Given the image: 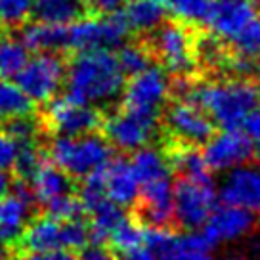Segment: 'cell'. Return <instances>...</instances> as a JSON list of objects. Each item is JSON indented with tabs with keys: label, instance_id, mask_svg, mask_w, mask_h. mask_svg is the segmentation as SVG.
<instances>
[{
	"label": "cell",
	"instance_id": "obj_1",
	"mask_svg": "<svg viewBox=\"0 0 260 260\" xmlns=\"http://www.w3.org/2000/svg\"><path fill=\"white\" fill-rule=\"evenodd\" d=\"M124 77L115 54L109 50H92L75 56L65 69L63 82L71 100L88 106H104L121 96Z\"/></svg>",
	"mask_w": 260,
	"mask_h": 260
},
{
	"label": "cell",
	"instance_id": "obj_2",
	"mask_svg": "<svg viewBox=\"0 0 260 260\" xmlns=\"http://www.w3.org/2000/svg\"><path fill=\"white\" fill-rule=\"evenodd\" d=\"M186 100L193 102L224 130H239L258 106V88L247 79H228L191 84Z\"/></svg>",
	"mask_w": 260,
	"mask_h": 260
},
{
	"label": "cell",
	"instance_id": "obj_3",
	"mask_svg": "<svg viewBox=\"0 0 260 260\" xmlns=\"http://www.w3.org/2000/svg\"><path fill=\"white\" fill-rule=\"evenodd\" d=\"M207 25L237 56H260V6L254 0H216Z\"/></svg>",
	"mask_w": 260,
	"mask_h": 260
},
{
	"label": "cell",
	"instance_id": "obj_4",
	"mask_svg": "<svg viewBox=\"0 0 260 260\" xmlns=\"http://www.w3.org/2000/svg\"><path fill=\"white\" fill-rule=\"evenodd\" d=\"M50 157L67 176L86 178L109 162L111 146L94 132L81 136H57L50 146Z\"/></svg>",
	"mask_w": 260,
	"mask_h": 260
},
{
	"label": "cell",
	"instance_id": "obj_5",
	"mask_svg": "<svg viewBox=\"0 0 260 260\" xmlns=\"http://www.w3.org/2000/svg\"><path fill=\"white\" fill-rule=\"evenodd\" d=\"M218 203V189L209 174L182 176L174 184V218L184 230H201Z\"/></svg>",
	"mask_w": 260,
	"mask_h": 260
},
{
	"label": "cell",
	"instance_id": "obj_6",
	"mask_svg": "<svg viewBox=\"0 0 260 260\" xmlns=\"http://www.w3.org/2000/svg\"><path fill=\"white\" fill-rule=\"evenodd\" d=\"M128 31L121 14L77 17L75 21L67 23V50H75L77 54L111 50L121 46Z\"/></svg>",
	"mask_w": 260,
	"mask_h": 260
},
{
	"label": "cell",
	"instance_id": "obj_7",
	"mask_svg": "<svg viewBox=\"0 0 260 260\" xmlns=\"http://www.w3.org/2000/svg\"><path fill=\"white\" fill-rule=\"evenodd\" d=\"M124 109L144 117L157 119L171 96V81L162 67L149 65L144 71L132 75L128 84L122 88Z\"/></svg>",
	"mask_w": 260,
	"mask_h": 260
},
{
	"label": "cell",
	"instance_id": "obj_8",
	"mask_svg": "<svg viewBox=\"0 0 260 260\" xmlns=\"http://www.w3.org/2000/svg\"><path fill=\"white\" fill-rule=\"evenodd\" d=\"M16 81L31 102L48 104L63 84L65 65L56 52H39L35 57L27 59Z\"/></svg>",
	"mask_w": 260,
	"mask_h": 260
},
{
	"label": "cell",
	"instance_id": "obj_9",
	"mask_svg": "<svg viewBox=\"0 0 260 260\" xmlns=\"http://www.w3.org/2000/svg\"><path fill=\"white\" fill-rule=\"evenodd\" d=\"M142 243L157 252L161 260H212L211 243L195 230L174 234L165 226H149L144 230Z\"/></svg>",
	"mask_w": 260,
	"mask_h": 260
},
{
	"label": "cell",
	"instance_id": "obj_10",
	"mask_svg": "<svg viewBox=\"0 0 260 260\" xmlns=\"http://www.w3.org/2000/svg\"><path fill=\"white\" fill-rule=\"evenodd\" d=\"M155 31L151 44L162 67L178 77L191 73L195 67V42L189 31L178 23H161Z\"/></svg>",
	"mask_w": 260,
	"mask_h": 260
},
{
	"label": "cell",
	"instance_id": "obj_11",
	"mask_svg": "<svg viewBox=\"0 0 260 260\" xmlns=\"http://www.w3.org/2000/svg\"><path fill=\"white\" fill-rule=\"evenodd\" d=\"M44 119L48 128L57 136L90 134L102 124V117L96 107L71 100L69 96L50 100Z\"/></svg>",
	"mask_w": 260,
	"mask_h": 260
},
{
	"label": "cell",
	"instance_id": "obj_12",
	"mask_svg": "<svg viewBox=\"0 0 260 260\" xmlns=\"http://www.w3.org/2000/svg\"><path fill=\"white\" fill-rule=\"evenodd\" d=\"M203 159L212 172H228L251 159L252 142L239 130H224L205 142Z\"/></svg>",
	"mask_w": 260,
	"mask_h": 260
},
{
	"label": "cell",
	"instance_id": "obj_13",
	"mask_svg": "<svg viewBox=\"0 0 260 260\" xmlns=\"http://www.w3.org/2000/svg\"><path fill=\"white\" fill-rule=\"evenodd\" d=\"M165 124L172 136L189 146L205 144L214 134V122L211 121V117L189 100H180L172 104L165 113Z\"/></svg>",
	"mask_w": 260,
	"mask_h": 260
},
{
	"label": "cell",
	"instance_id": "obj_14",
	"mask_svg": "<svg viewBox=\"0 0 260 260\" xmlns=\"http://www.w3.org/2000/svg\"><path fill=\"white\" fill-rule=\"evenodd\" d=\"M155 121L157 119L122 109L121 113L111 115L106 121V138L109 146L121 151H136L140 147L149 146L155 134Z\"/></svg>",
	"mask_w": 260,
	"mask_h": 260
},
{
	"label": "cell",
	"instance_id": "obj_15",
	"mask_svg": "<svg viewBox=\"0 0 260 260\" xmlns=\"http://www.w3.org/2000/svg\"><path fill=\"white\" fill-rule=\"evenodd\" d=\"M218 199L224 205L241 207L252 214H260V165L243 162L228 171L218 189Z\"/></svg>",
	"mask_w": 260,
	"mask_h": 260
},
{
	"label": "cell",
	"instance_id": "obj_16",
	"mask_svg": "<svg viewBox=\"0 0 260 260\" xmlns=\"http://www.w3.org/2000/svg\"><path fill=\"white\" fill-rule=\"evenodd\" d=\"M254 216L256 214H252L251 211H245L241 207H234V205L214 207L211 216L203 224L201 234L211 243V247L237 241L252 232V228L256 224Z\"/></svg>",
	"mask_w": 260,
	"mask_h": 260
},
{
	"label": "cell",
	"instance_id": "obj_17",
	"mask_svg": "<svg viewBox=\"0 0 260 260\" xmlns=\"http://www.w3.org/2000/svg\"><path fill=\"white\" fill-rule=\"evenodd\" d=\"M142 214L151 226H167L174 218V182L172 174L140 182Z\"/></svg>",
	"mask_w": 260,
	"mask_h": 260
},
{
	"label": "cell",
	"instance_id": "obj_18",
	"mask_svg": "<svg viewBox=\"0 0 260 260\" xmlns=\"http://www.w3.org/2000/svg\"><path fill=\"white\" fill-rule=\"evenodd\" d=\"M104 191L109 201L119 207H130L140 199V182L132 162L124 157L109 159L106 167L100 171Z\"/></svg>",
	"mask_w": 260,
	"mask_h": 260
},
{
	"label": "cell",
	"instance_id": "obj_19",
	"mask_svg": "<svg viewBox=\"0 0 260 260\" xmlns=\"http://www.w3.org/2000/svg\"><path fill=\"white\" fill-rule=\"evenodd\" d=\"M32 195L23 184L16 193L0 195V241H16L29 222Z\"/></svg>",
	"mask_w": 260,
	"mask_h": 260
},
{
	"label": "cell",
	"instance_id": "obj_20",
	"mask_svg": "<svg viewBox=\"0 0 260 260\" xmlns=\"http://www.w3.org/2000/svg\"><path fill=\"white\" fill-rule=\"evenodd\" d=\"M19 247L25 252L63 249V220L46 214L29 222L19 236Z\"/></svg>",
	"mask_w": 260,
	"mask_h": 260
},
{
	"label": "cell",
	"instance_id": "obj_21",
	"mask_svg": "<svg viewBox=\"0 0 260 260\" xmlns=\"http://www.w3.org/2000/svg\"><path fill=\"white\" fill-rule=\"evenodd\" d=\"M29 182H31L29 191H31L32 199L44 207L59 195L71 193V178L59 167H56L54 162H48L46 159L32 172Z\"/></svg>",
	"mask_w": 260,
	"mask_h": 260
},
{
	"label": "cell",
	"instance_id": "obj_22",
	"mask_svg": "<svg viewBox=\"0 0 260 260\" xmlns=\"http://www.w3.org/2000/svg\"><path fill=\"white\" fill-rule=\"evenodd\" d=\"M21 42L32 52H59L67 50V25L31 23L21 32Z\"/></svg>",
	"mask_w": 260,
	"mask_h": 260
},
{
	"label": "cell",
	"instance_id": "obj_23",
	"mask_svg": "<svg viewBox=\"0 0 260 260\" xmlns=\"http://www.w3.org/2000/svg\"><path fill=\"white\" fill-rule=\"evenodd\" d=\"M121 16L128 29L149 32L162 23L165 8L159 0H130L128 6L121 12Z\"/></svg>",
	"mask_w": 260,
	"mask_h": 260
},
{
	"label": "cell",
	"instance_id": "obj_24",
	"mask_svg": "<svg viewBox=\"0 0 260 260\" xmlns=\"http://www.w3.org/2000/svg\"><path fill=\"white\" fill-rule=\"evenodd\" d=\"M92 222L88 226V234H90V241L102 245L104 241L109 239L111 232L115 230V226L121 222L126 214L122 211V207L115 205L113 201L106 199L104 203H100L98 207H94L92 211Z\"/></svg>",
	"mask_w": 260,
	"mask_h": 260
},
{
	"label": "cell",
	"instance_id": "obj_25",
	"mask_svg": "<svg viewBox=\"0 0 260 260\" xmlns=\"http://www.w3.org/2000/svg\"><path fill=\"white\" fill-rule=\"evenodd\" d=\"M35 102L10 79H0V119L31 117Z\"/></svg>",
	"mask_w": 260,
	"mask_h": 260
},
{
	"label": "cell",
	"instance_id": "obj_26",
	"mask_svg": "<svg viewBox=\"0 0 260 260\" xmlns=\"http://www.w3.org/2000/svg\"><path fill=\"white\" fill-rule=\"evenodd\" d=\"M32 14L39 21L67 25L81 16L79 0H32Z\"/></svg>",
	"mask_w": 260,
	"mask_h": 260
},
{
	"label": "cell",
	"instance_id": "obj_27",
	"mask_svg": "<svg viewBox=\"0 0 260 260\" xmlns=\"http://www.w3.org/2000/svg\"><path fill=\"white\" fill-rule=\"evenodd\" d=\"M165 12H171L182 23L201 25L209 21L216 0H159Z\"/></svg>",
	"mask_w": 260,
	"mask_h": 260
},
{
	"label": "cell",
	"instance_id": "obj_28",
	"mask_svg": "<svg viewBox=\"0 0 260 260\" xmlns=\"http://www.w3.org/2000/svg\"><path fill=\"white\" fill-rule=\"evenodd\" d=\"M29 59V50L21 39L2 35L0 37V79H16Z\"/></svg>",
	"mask_w": 260,
	"mask_h": 260
},
{
	"label": "cell",
	"instance_id": "obj_29",
	"mask_svg": "<svg viewBox=\"0 0 260 260\" xmlns=\"http://www.w3.org/2000/svg\"><path fill=\"white\" fill-rule=\"evenodd\" d=\"M169 162L174 171H178L182 176H203L209 174V169L205 165V159L195 146H178L169 155Z\"/></svg>",
	"mask_w": 260,
	"mask_h": 260
},
{
	"label": "cell",
	"instance_id": "obj_30",
	"mask_svg": "<svg viewBox=\"0 0 260 260\" xmlns=\"http://www.w3.org/2000/svg\"><path fill=\"white\" fill-rule=\"evenodd\" d=\"M142 236H144V228L136 224L134 220H130L128 216H124L115 226V230L111 232V236H109L107 241H111V245L122 254V252L142 245Z\"/></svg>",
	"mask_w": 260,
	"mask_h": 260
},
{
	"label": "cell",
	"instance_id": "obj_31",
	"mask_svg": "<svg viewBox=\"0 0 260 260\" xmlns=\"http://www.w3.org/2000/svg\"><path fill=\"white\" fill-rule=\"evenodd\" d=\"M115 57L122 73L130 77L149 67V52L142 44H121Z\"/></svg>",
	"mask_w": 260,
	"mask_h": 260
},
{
	"label": "cell",
	"instance_id": "obj_32",
	"mask_svg": "<svg viewBox=\"0 0 260 260\" xmlns=\"http://www.w3.org/2000/svg\"><path fill=\"white\" fill-rule=\"evenodd\" d=\"M32 14V0H0V27L23 25Z\"/></svg>",
	"mask_w": 260,
	"mask_h": 260
},
{
	"label": "cell",
	"instance_id": "obj_33",
	"mask_svg": "<svg viewBox=\"0 0 260 260\" xmlns=\"http://www.w3.org/2000/svg\"><path fill=\"white\" fill-rule=\"evenodd\" d=\"M46 209H48V214L50 216H54L57 220H77L82 216V209L81 201H79V197H73L71 193H65V195H59L56 199H52L48 205H46Z\"/></svg>",
	"mask_w": 260,
	"mask_h": 260
},
{
	"label": "cell",
	"instance_id": "obj_34",
	"mask_svg": "<svg viewBox=\"0 0 260 260\" xmlns=\"http://www.w3.org/2000/svg\"><path fill=\"white\" fill-rule=\"evenodd\" d=\"M42 161H44V155L37 147L32 146V144H23L21 149H19V155H17L14 169H16V172L21 178L29 180L32 176V172L41 167Z\"/></svg>",
	"mask_w": 260,
	"mask_h": 260
},
{
	"label": "cell",
	"instance_id": "obj_35",
	"mask_svg": "<svg viewBox=\"0 0 260 260\" xmlns=\"http://www.w3.org/2000/svg\"><path fill=\"white\" fill-rule=\"evenodd\" d=\"M21 146L23 144H19L14 136H10L8 132H0V169L2 171L14 169Z\"/></svg>",
	"mask_w": 260,
	"mask_h": 260
},
{
	"label": "cell",
	"instance_id": "obj_36",
	"mask_svg": "<svg viewBox=\"0 0 260 260\" xmlns=\"http://www.w3.org/2000/svg\"><path fill=\"white\" fill-rule=\"evenodd\" d=\"M6 132L10 136L19 142V144H31L35 136V122L29 121V117H19V119H10Z\"/></svg>",
	"mask_w": 260,
	"mask_h": 260
},
{
	"label": "cell",
	"instance_id": "obj_37",
	"mask_svg": "<svg viewBox=\"0 0 260 260\" xmlns=\"http://www.w3.org/2000/svg\"><path fill=\"white\" fill-rule=\"evenodd\" d=\"M243 126L249 140L254 142V144H260V106H256L252 109L251 115L245 119Z\"/></svg>",
	"mask_w": 260,
	"mask_h": 260
},
{
	"label": "cell",
	"instance_id": "obj_38",
	"mask_svg": "<svg viewBox=\"0 0 260 260\" xmlns=\"http://www.w3.org/2000/svg\"><path fill=\"white\" fill-rule=\"evenodd\" d=\"M25 260H77L69 251L65 249H54V251L27 252Z\"/></svg>",
	"mask_w": 260,
	"mask_h": 260
},
{
	"label": "cell",
	"instance_id": "obj_39",
	"mask_svg": "<svg viewBox=\"0 0 260 260\" xmlns=\"http://www.w3.org/2000/svg\"><path fill=\"white\" fill-rule=\"evenodd\" d=\"M79 260H115V256L109 249L94 243L92 247H84V249H82Z\"/></svg>",
	"mask_w": 260,
	"mask_h": 260
},
{
	"label": "cell",
	"instance_id": "obj_40",
	"mask_svg": "<svg viewBox=\"0 0 260 260\" xmlns=\"http://www.w3.org/2000/svg\"><path fill=\"white\" fill-rule=\"evenodd\" d=\"M122 260H161V256L142 243L130 251L122 252Z\"/></svg>",
	"mask_w": 260,
	"mask_h": 260
},
{
	"label": "cell",
	"instance_id": "obj_41",
	"mask_svg": "<svg viewBox=\"0 0 260 260\" xmlns=\"http://www.w3.org/2000/svg\"><path fill=\"white\" fill-rule=\"evenodd\" d=\"M79 2L92 8L94 12H100V14H111L121 4V0H79Z\"/></svg>",
	"mask_w": 260,
	"mask_h": 260
},
{
	"label": "cell",
	"instance_id": "obj_42",
	"mask_svg": "<svg viewBox=\"0 0 260 260\" xmlns=\"http://www.w3.org/2000/svg\"><path fill=\"white\" fill-rule=\"evenodd\" d=\"M10 189H12V176L8 174V171L0 169V195L10 193Z\"/></svg>",
	"mask_w": 260,
	"mask_h": 260
},
{
	"label": "cell",
	"instance_id": "obj_43",
	"mask_svg": "<svg viewBox=\"0 0 260 260\" xmlns=\"http://www.w3.org/2000/svg\"><path fill=\"white\" fill-rule=\"evenodd\" d=\"M222 260H249V258H245V256H239V254H230V256H224Z\"/></svg>",
	"mask_w": 260,
	"mask_h": 260
},
{
	"label": "cell",
	"instance_id": "obj_44",
	"mask_svg": "<svg viewBox=\"0 0 260 260\" xmlns=\"http://www.w3.org/2000/svg\"><path fill=\"white\" fill-rule=\"evenodd\" d=\"M0 260H4V241H0Z\"/></svg>",
	"mask_w": 260,
	"mask_h": 260
},
{
	"label": "cell",
	"instance_id": "obj_45",
	"mask_svg": "<svg viewBox=\"0 0 260 260\" xmlns=\"http://www.w3.org/2000/svg\"><path fill=\"white\" fill-rule=\"evenodd\" d=\"M252 151H256V155L260 157V144H254V147H252Z\"/></svg>",
	"mask_w": 260,
	"mask_h": 260
},
{
	"label": "cell",
	"instance_id": "obj_46",
	"mask_svg": "<svg viewBox=\"0 0 260 260\" xmlns=\"http://www.w3.org/2000/svg\"><path fill=\"white\" fill-rule=\"evenodd\" d=\"M258 260H260V254H258Z\"/></svg>",
	"mask_w": 260,
	"mask_h": 260
},
{
	"label": "cell",
	"instance_id": "obj_47",
	"mask_svg": "<svg viewBox=\"0 0 260 260\" xmlns=\"http://www.w3.org/2000/svg\"><path fill=\"white\" fill-rule=\"evenodd\" d=\"M258 92H260V88H258Z\"/></svg>",
	"mask_w": 260,
	"mask_h": 260
}]
</instances>
